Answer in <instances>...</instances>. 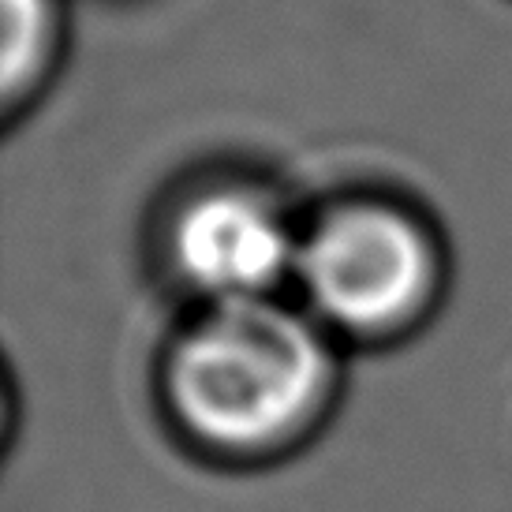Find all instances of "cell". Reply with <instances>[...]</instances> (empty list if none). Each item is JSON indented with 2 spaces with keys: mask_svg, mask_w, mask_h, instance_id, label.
Masks as SVG:
<instances>
[{
  "mask_svg": "<svg viewBox=\"0 0 512 512\" xmlns=\"http://www.w3.org/2000/svg\"><path fill=\"white\" fill-rule=\"evenodd\" d=\"M165 404L187 438L225 456H270L322 419L337 363L322 329L277 299L210 303L165 356Z\"/></svg>",
  "mask_w": 512,
  "mask_h": 512,
  "instance_id": "1",
  "label": "cell"
},
{
  "mask_svg": "<svg viewBox=\"0 0 512 512\" xmlns=\"http://www.w3.org/2000/svg\"><path fill=\"white\" fill-rule=\"evenodd\" d=\"M296 281L329 329L393 337L434 303L441 258L423 221L397 202L329 206L299 236Z\"/></svg>",
  "mask_w": 512,
  "mask_h": 512,
  "instance_id": "2",
  "label": "cell"
},
{
  "mask_svg": "<svg viewBox=\"0 0 512 512\" xmlns=\"http://www.w3.org/2000/svg\"><path fill=\"white\" fill-rule=\"evenodd\" d=\"M299 236L281 206L255 187H206L172 214L169 262L191 292L210 303L273 299L296 273Z\"/></svg>",
  "mask_w": 512,
  "mask_h": 512,
  "instance_id": "3",
  "label": "cell"
},
{
  "mask_svg": "<svg viewBox=\"0 0 512 512\" xmlns=\"http://www.w3.org/2000/svg\"><path fill=\"white\" fill-rule=\"evenodd\" d=\"M0 19V98L4 113H15L45 83L57 60L60 12L57 0H0Z\"/></svg>",
  "mask_w": 512,
  "mask_h": 512,
  "instance_id": "4",
  "label": "cell"
}]
</instances>
